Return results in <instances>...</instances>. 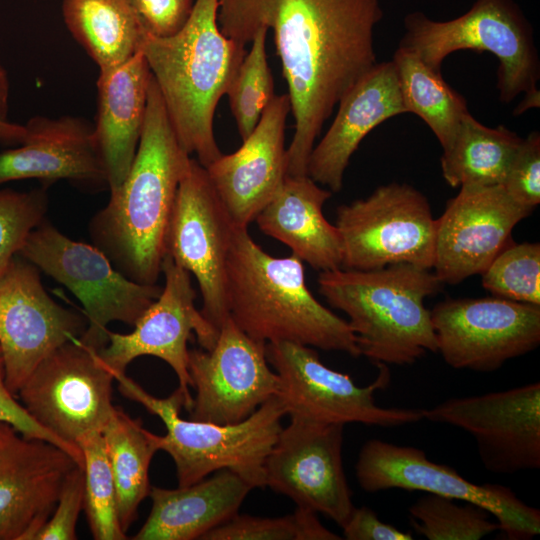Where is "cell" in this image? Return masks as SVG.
Masks as SVG:
<instances>
[{"mask_svg":"<svg viewBox=\"0 0 540 540\" xmlns=\"http://www.w3.org/2000/svg\"><path fill=\"white\" fill-rule=\"evenodd\" d=\"M380 0H218L221 32L243 45L271 30L288 85L294 134L287 175H307L314 143L342 96L376 63Z\"/></svg>","mask_w":540,"mask_h":540,"instance_id":"1","label":"cell"},{"mask_svg":"<svg viewBox=\"0 0 540 540\" xmlns=\"http://www.w3.org/2000/svg\"><path fill=\"white\" fill-rule=\"evenodd\" d=\"M191 158L180 145L151 74L137 151L123 183L90 222L93 245L128 279L156 284L178 186Z\"/></svg>","mask_w":540,"mask_h":540,"instance_id":"2","label":"cell"},{"mask_svg":"<svg viewBox=\"0 0 540 540\" xmlns=\"http://www.w3.org/2000/svg\"><path fill=\"white\" fill-rule=\"evenodd\" d=\"M229 316L252 339L294 342L361 356L348 322L323 306L308 289L303 261L274 257L235 226L226 267Z\"/></svg>","mask_w":540,"mask_h":540,"instance_id":"3","label":"cell"},{"mask_svg":"<svg viewBox=\"0 0 540 540\" xmlns=\"http://www.w3.org/2000/svg\"><path fill=\"white\" fill-rule=\"evenodd\" d=\"M218 0H196L176 34H144L143 54L180 145L206 168L222 155L214 135V114L246 54L217 22Z\"/></svg>","mask_w":540,"mask_h":540,"instance_id":"4","label":"cell"},{"mask_svg":"<svg viewBox=\"0 0 540 540\" xmlns=\"http://www.w3.org/2000/svg\"><path fill=\"white\" fill-rule=\"evenodd\" d=\"M319 291L343 311L360 354L377 364L411 365L437 341L427 297L442 283L431 269L401 263L372 270L339 268L322 271Z\"/></svg>","mask_w":540,"mask_h":540,"instance_id":"5","label":"cell"},{"mask_svg":"<svg viewBox=\"0 0 540 540\" xmlns=\"http://www.w3.org/2000/svg\"><path fill=\"white\" fill-rule=\"evenodd\" d=\"M113 376L122 395L143 405L165 425L166 434L156 435V443L158 450L173 459L178 486H187L211 473L229 469L253 488L266 487L265 460L286 415L278 396L268 399L242 422L221 425L182 418L184 399L178 388L169 397L158 398L125 373L113 372Z\"/></svg>","mask_w":540,"mask_h":540,"instance_id":"6","label":"cell"},{"mask_svg":"<svg viewBox=\"0 0 540 540\" xmlns=\"http://www.w3.org/2000/svg\"><path fill=\"white\" fill-rule=\"evenodd\" d=\"M399 47L441 72L444 59L459 50L492 53L499 60V99L509 103L524 93L518 113L539 106L540 62L532 27L514 0H476L463 15L436 21L422 12L404 19Z\"/></svg>","mask_w":540,"mask_h":540,"instance_id":"7","label":"cell"},{"mask_svg":"<svg viewBox=\"0 0 540 540\" xmlns=\"http://www.w3.org/2000/svg\"><path fill=\"white\" fill-rule=\"evenodd\" d=\"M19 255L78 298L87 319L80 341L96 351L108 342V324L134 326L162 291L128 279L95 245L71 240L46 220L28 235Z\"/></svg>","mask_w":540,"mask_h":540,"instance_id":"8","label":"cell"},{"mask_svg":"<svg viewBox=\"0 0 540 540\" xmlns=\"http://www.w3.org/2000/svg\"><path fill=\"white\" fill-rule=\"evenodd\" d=\"M336 213L341 268L372 270L401 263L433 268L436 219L427 198L413 186L382 185L367 198L340 205Z\"/></svg>","mask_w":540,"mask_h":540,"instance_id":"9","label":"cell"},{"mask_svg":"<svg viewBox=\"0 0 540 540\" xmlns=\"http://www.w3.org/2000/svg\"><path fill=\"white\" fill-rule=\"evenodd\" d=\"M269 364L279 377L278 398L290 418L317 424L360 423L397 427L423 419L422 409L386 408L374 393L390 382L385 364H377V378L360 387L352 378L327 367L313 347L275 341L265 345Z\"/></svg>","mask_w":540,"mask_h":540,"instance_id":"10","label":"cell"},{"mask_svg":"<svg viewBox=\"0 0 540 540\" xmlns=\"http://www.w3.org/2000/svg\"><path fill=\"white\" fill-rule=\"evenodd\" d=\"M355 471L359 486L369 493L418 490L480 506L496 518L506 539L529 540L540 533V510L509 487L474 484L450 466L430 461L419 448L368 440L360 449Z\"/></svg>","mask_w":540,"mask_h":540,"instance_id":"11","label":"cell"},{"mask_svg":"<svg viewBox=\"0 0 540 540\" xmlns=\"http://www.w3.org/2000/svg\"><path fill=\"white\" fill-rule=\"evenodd\" d=\"M113 380L98 352L76 338L44 358L17 396L42 427L81 452L78 440L101 432L111 416Z\"/></svg>","mask_w":540,"mask_h":540,"instance_id":"12","label":"cell"},{"mask_svg":"<svg viewBox=\"0 0 540 540\" xmlns=\"http://www.w3.org/2000/svg\"><path fill=\"white\" fill-rule=\"evenodd\" d=\"M235 226L206 169L191 158L169 219L165 255L196 278L200 311L218 332L229 318L226 267Z\"/></svg>","mask_w":540,"mask_h":540,"instance_id":"13","label":"cell"},{"mask_svg":"<svg viewBox=\"0 0 540 540\" xmlns=\"http://www.w3.org/2000/svg\"><path fill=\"white\" fill-rule=\"evenodd\" d=\"M439 352L454 369L491 372L540 344V305L447 298L430 310Z\"/></svg>","mask_w":540,"mask_h":540,"instance_id":"14","label":"cell"},{"mask_svg":"<svg viewBox=\"0 0 540 540\" xmlns=\"http://www.w3.org/2000/svg\"><path fill=\"white\" fill-rule=\"evenodd\" d=\"M161 271L165 284L159 297L145 310L128 334L107 331L108 342L98 352L111 372L125 373L137 357L149 355L165 361L175 372L188 411L193 404L190 393L187 342L194 332L199 345L210 350L218 331L195 307L196 292L190 273L164 255Z\"/></svg>","mask_w":540,"mask_h":540,"instance_id":"15","label":"cell"},{"mask_svg":"<svg viewBox=\"0 0 540 540\" xmlns=\"http://www.w3.org/2000/svg\"><path fill=\"white\" fill-rule=\"evenodd\" d=\"M86 327V317L48 295L35 265L13 258L0 278V348L4 380L15 396L44 358Z\"/></svg>","mask_w":540,"mask_h":540,"instance_id":"16","label":"cell"},{"mask_svg":"<svg viewBox=\"0 0 540 540\" xmlns=\"http://www.w3.org/2000/svg\"><path fill=\"white\" fill-rule=\"evenodd\" d=\"M265 345L245 334L229 316L210 350H189L188 372L196 391L189 419L237 424L277 396L279 377L270 369Z\"/></svg>","mask_w":540,"mask_h":540,"instance_id":"17","label":"cell"},{"mask_svg":"<svg viewBox=\"0 0 540 540\" xmlns=\"http://www.w3.org/2000/svg\"><path fill=\"white\" fill-rule=\"evenodd\" d=\"M423 419L464 430L494 474L540 468V383L477 396L450 398L422 409Z\"/></svg>","mask_w":540,"mask_h":540,"instance_id":"18","label":"cell"},{"mask_svg":"<svg viewBox=\"0 0 540 540\" xmlns=\"http://www.w3.org/2000/svg\"><path fill=\"white\" fill-rule=\"evenodd\" d=\"M344 426L290 418L264 464L266 487L341 527L355 508L343 467Z\"/></svg>","mask_w":540,"mask_h":540,"instance_id":"19","label":"cell"},{"mask_svg":"<svg viewBox=\"0 0 540 540\" xmlns=\"http://www.w3.org/2000/svg\"><path fill=\"white\" fill-rule=\"evenodd\" d=\"M533 209L515 202L501 185L461 186L436 219L434 273L456 285L482 274L512 241L514 227Z\"/></svg>","mask_w":540,"mask_h":540,"instance_id":"20","label":"cell"},{"mask_svg":"<svg viewBox=\"0 0 540 540\" xmlns=\"http://www.w3.org/2000/svg\"><path fill=\"white\" fill-rule=\"evenodd\" d=\"M76 465L59 446L0 422V540H33Z\"/></svg>","mask_w":540,"mask_h":540,"instance_id":"21","label":"cell"},{"mask_svg":"<svg viewBox=\"0 0 540 540\" xmlns=\"http://www.w3.org/2000/svg\"><path fill=\"white\" fill-rule=\"evenodd\" d=\"M289 112V95H275L241 147L205 168L236 226L248 228L287 176L284 139Z\"/></svg>","mask_w":540,"mask_h":540,"instance_id":"22","label":"cell"},{"mask_svg":"<svg viewBox=\"0 0 540 540\" xmlns=\"http://www.w3.org/2000/svg\"><path fill=\"white\" fill-rule=\"evenodd\" d=\"M18 147L0 153V183L29 178L107 185L94 125L82 117L34 116Z\"/></svg>","mask_w":540,"mask_h":540,"instance_id":"23","label":"cell"},{"mask_svg":"<svg viewBox=\"0 0 540 540\" xmlns=\"http://www.w3.org/2000/svg\"><path fill=\"white\" fill-rule=\"evenodd\" d=\"M407 113L392 60L377 62L342 96L336 116L313 147L307 175L339 192L350 158L364 137L387 119Z\"/></svg>","mask_w":540,"mask_h":540,"instance_id":"24","label":"cell"},{"mask_svg":"<svg viewBox=\"0 0 540 540\" xmlns=\"http://www.w3.org/2000/svg\"><path fill=\"white\" fill-rule=\"evenodd\" d=\"M151 72L141 51L97 78L98 111L94 130L110 191L125 180L142 133Z\"/></svg>","mask_w":540,"mask_h":540,"instance_id":"25","label":"cell"},{"mask_svg":"<svg viewBox=\"0 0 540 540\" xmlns=\"http://www.w3.org/2000/svg\"><path fill=\"white\" fill-rule=\"evenodd\" d=\"M252 489L249 483L229 469L219 470L209 478L176 489L151 486L150 513L133 539H201L238 514Z\"/></svg>","mask_w":540,"mask_h":540,"instance_id":"26","label":"cell"},{"mask_svg":"<svg viewBox=\"0 0 540 540\" xmlns=\"http://www.w3.org/2000/svg\"><path fill=\"white\" fill-rule=\"evenodd\" d=\"M331 194L308 175H287L255 220L261 232L284 243L314 269L320 272L339 269L342 267L340 234L322 210Z\"/></svg>","mask_w":540,"mask_h":540,"instance_id":"27","label":"cell"},{"mask_svg":"<svg viewBox=\"0 0 540 540\" xmlns=\"http://www.w3.org/2000/svg\"><path fill=\"white\" fill-rule=\"evenodd\" d=\"M68 31L100 70L129 60L145 34L132 0H63Z\"/></svg>","mask_w":540,"mask_h":540,"instance_id":"28","label":"cell"},{"mask_svg":"<svg viewBox=\"0 0 540 540\" xmlns=\"http://www.w3.org/2000/svg\"><path fill=\"white\" fill-rule=\"evenodd\" d=\"M522 139L502 125L487 127L468 112L443 150V178L451 187L501 185Z\"/></svg>","mask_w":540,"mask_h":540,"instance_id":"29","label":"cell"},{"mask_svg":"<svg viewBox=\"0 0 540 540\" xmlns=\"http://www.w3.org/2000/svg\"><path fill=\"white\" fill-rule=\"evenodd\" d=\"M101 433L115 483L120 524L127 532L139 505L149 496V468L159 451L156 434L116 406Z\"/></svg>","mask_w":540,"mask_h":540,"instance_id":"30","label":"cell"},{"mask_svg":"<svg viewBox=\"0 0 540 540\" xmlns=\"http://www.w3.org/2000/svg\"><path fill=\"white\" fill-rule=\"evenodd\" d=\"M392 61L407 113L419 116L446 149L469 112L465 98L412 51L398 46Z\"/></svg>","mask_w":540,"mask_h":540,"instance_id":"31","label":"cell"},{"mask_svg":"<svg viewBox=\"0 0 540 540\" xmlns=\"http://www.w3.org/2000/svg\"><path fill=\"white\" fill-rule=\"evenodd\" d=\"M83 456L84 507L96 540H123L116 488L101 432H91L77 442Z\"/></svg>","mask_w":540,"mask_h":540,"instance_id":"32","label":"cell"},{"mask_svg":"<svg viewBox=\"0 0 540 540\" xmlns=\"http://www.w3.org/2000/svg\"><path fill=\"white\" fill-rule=\"evenodd\" d=\"M457 501L426 493L409 507L411 526L428 540H479L500 530L485 509Z\"/></svg>","mask_w":540,"mask_h":540,"instance_id":"33","label":"cell"},{"mask_svg":"<svg viewBox=\"0 0 540 540\" xmlns=\"http://www.w3.org/2000/svg\"><path fill=\"white\" fill-rule=\"evenodd\" d=\"M266 28L258 29L235 78L227 91L231 112L242 140L258 124L262 113L274 98V82L266 57Z\"/></svg>","mask_w":540,"mask_h":540,"instance_id":"34","label":"cell"},{"mask_svg":"<svg viewBox=\"0 0 540 540\" xmlns=\"http://www.w3.org/2000/svg\"><path fill=\"white\" fill-rule=\"evenodd\" d=\"M481 276L495 297L540 305V244L511 242Z\"/></svg>","mask_w":540,"mask_h":540,"instance_id":"35","label":"cell"},{"mask_svg":"<svg viewBox=\"0 0 540 540\" xmlns=\"http://www.w3.org/2000/svg\"><path fill=\"white\" fill-rule=\"evenodd\" d=\"M317 513L297 507L294 513L276 517L236 514L210 530L202 540H340L318 520Z\"/></svg>","mask_w":540,"mask_h":540,"instance_id":"36","label":"cell"},{"mask_svg":"<svg viewBox=\"0 0 540 540\" xmlns=\"http://www.w3.org/2000/svg\"><path fill=\"white\" fill-rule=\"evenodd\" d=\"M46 189L0 190V278L19 254L28 235L45 220Z\"/></svg>","mask_w":540,"mask_h":540,"instance_id":"37","label":"cell"},{"mask_svg":"<svg viewBox=\"0 0 540 540\" xmlns=\"http://www.w3.org/2000/svg\"><path fill=\"white\" fill-rule=\"evenodd\" d=\"M501 186L517 203L535 209L540 203V134L532 131L515 153Z\"/></svg>","mask_w":540,"mask_h":540,"instance_id":"38","label":"cell"},{"mask_svg":"<svg viewBox=\"0 0 540 540\" xmlns=\"http://www.w3.org/2000/svg\"><path fill=\"white\" fill-rule=\"evenodd\" d=\"M84 507V470L76 465L67 475L56 505L33 540H75L79 514Z\"/></svg>","mask_w":540,"mask_h":540,"instance_id":"39","label":"cell"},{"mask_svg":"<svg viewBox=\"0 0 540 540\" xmlns=\"http://www.w3.org/2000/svg\"><path fill=\"white\" fill-rule=\"evenodd\" d=\"M146 34L169 37L176 34L189 19L193 0H132Z\"/></svg>","mask_w":540,"mask_h":540,"instance_id":"40","label":"cell"},{"mask_svg":"<svg viewBox=\"0 0 540 540\" xmlns=\"http://www.w3.org/2000/svg\"><path fill=\"white\" fill-rule=\"evenodd\" d=\"M0 422L12 425L25 436L49 441L72 455L82 465V452L75 450L42 427L17 401L15 395L8 389L4 380L3 369H0Z\"/></svg>","mask_w":540,"mask_h":540,"instance_id":"41","label":"cell"},{"mask_svg":"<svg viewBox=\"0 0 540 540\" xmlns=\"http://www.w3.org/2000/svg\"><path fill=\"white\" fill-rule=\"evenodd\" d=\"M343 537L347 540H411V533L403 532L382 522L368 507L354 508L342 526Z\"/></svg>","mask_w":540,"mask_h":540,"instance_id":"42","label":"cell"},{"mask_svg":"<svg viewBox=\"0 0 540 540\" xmlns=\"http://www.w3.org/2000/svg\"><path fill=\"white\" fill-rule=\"evenodd\" d=\"M25 136L24 125L10 123L0 119V142L5 144H20Z\"/></svg>","mask_w":540,"mask_h":540,"instance_id":"43","label":"cell"},{"mask_svg":"<svg viewBox=\"0 0 540 540\" xmlns=\"http://www.w3.org/2000/svg\"><path fill=\"white\" fill-rule=\"evenodd\" d=\"M9 81L5 69L0 65V119L7 120Z\"/></svg>","mask_w":540,"mask_h":540,"instance_id":"44","label":"cell"},{"mask_svg":"<svg viewBox=\"0 0 540 540\" xmlns=\"http://www.w3.org/2000/svg\"><path fill=\"white\" fill-rule=\"evenodd\" d=\"M0 369H3V358H2L1 348H0Z\"/></svg>","mask_w":540,"mask_h":540,"instance_id":"45","label":"cell"}]
</instances>
